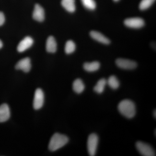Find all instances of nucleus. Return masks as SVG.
<instances>
[{"instance_id": "23", "label": "nucleus", "mask_w": 156, "mask_h": 156, "mask_svg": "<svg viewBox=\"0 0 156 156\" xmlns=\"http://www.w3.org/2000/svg\"><path fill=\"white\" fill-rule=\"evenodd\" d=\"M3 47V43L1 40H0V49H1Z\"/></svg>"}, {"instance_id": "21", "label": "nucleus", "mask_w": 156, "mask_h": 156, "mask_svg": "<svg viewBox=\"0 0 156 156\" xmlns=\"http://www.w3.org/2000/svg\"><path fill=\"white\" fill-rule=\"evenodd\" d=\"M155 0H142L140 3L139 9L140 10L144 11L149 8Z\"/></svg>"}, {"instance_id": "16", "label": "nucleus", "mask_w": 156, "mask_h": 156, "mask_svg": "<svg viewBox=\"0 0 156 156\" xmlns=\"http://www.w3.org/2000/svg\"><path fill=\"white\" fill-rule=\"evenodd\" d=\"M61 5L66 11L70 13H73L75 11V0H62Z\"/></svg>"}, {"instance_id": "25", "label": "nucleus", "mask_w": 156, "mask_h": 156, "mask_svg": "<svg viewBox=\"0 0 156 156\" xmlns=\"http://www.w3.org/2000/svg\"><path fill=\"white\" fill-rule=\"evenodd\" d=\"M115 2H118V1H119V0H114Z\"/></svg>"}, {"instance_id": "22", "label": "nucleus", "mask_w": 156, "mask_h": 156, "mask_svg": "<svg viewBox=\"0 0 156 156\" xmlns=\"http://www.w3.org/2000/svg\"><path fill=\"white\" fill-rule=\"evenodd\" d=\"M5 21V17L2 12H0V26L4 24Z\"/></svg>"}, {"instance_id": "19", "label": "nucleus", "mask_w": 156, "mask_h": 156, "mask_svg": "<svg viewBox=\"0 0 156 156\" xmlns=\"http://www.w3.org/2000/svg\"><path fill=\"white\" fill-rule=\"evenodd\" d=\"M76 50V44L72 41H68L66 44L65 51L66 54H69L74 52Z\"/></svg>"}, {"instance_id": "11", "label": "nucleus", "mask_w": 156, "mask_h": 156, "mask_svg": "<svg viewBox=\"0 0 156 156\" xmlns=\"http://www.w3.org/2000/svg\"><path fill=\"white\" fill-rule=\"evenodd\" d=\"M11 112L8 105L3 104L0 106V122H4L10 119Z\"/></svg>"}, {"instance_id": "8", "label": "nucleus", "mask_w": 156, "mask_h": 156, "mask_svg": "<svg viewBox=\"0 0 156 156\" xmlns=\"http://www.w3.org/2000/svg\"><path fill=\"white\" fill-rule=\"evenodd\" d=\"M31 68L30 59L28 57L23 58L20 60L15 66L17 69L22 70L24 72L28 73Z\"/></svg>"}, {"instance_id": "9", "label": "nucleus", "mask_w": 156, "mask_h": 156, "mask_svg": "<svg viewBox=\"0 0 156 156\" xmlns=\"http://www.w3.org/2000/svg\"><path fill=\"white\" fill-rule=\"evenodd\" d=\"M34 40L30 37H27L22 40L17 46V50L20 53H22L27 50L33 44Z\"/></svg>"}, {"instance_id": "5", "label": "nucleus", "mask_w": 156, "mask_h": 156, "mask_svg": "<svg viewBox=\"0 0 156 156\" xmlns=\"http://www.w3.org/2000/svg\"><path fill=\"white\" fill-rule=\"evenodd\" d=\"M44 95L43 90L40 88L37 89L34 96V108L35 110H39L44 105Z\"/></svg>"}, {"instance_id": "1", "label": "nucleus", "mask_w": 156, "mask_h": 156, "mask_svg": "<svg viewBox=\"0 0 156 156\" xmlns=\"http://www.w3.org/2000/svg\"><path fill=\"white\" fill-rule=\"evenodd\" d=\"M118 110L120 113L128 119L134 118L136 113V106L132 101L125 99L119 103Z\"/></svg>"}, {"instance_id": "17", "label": "nucleus", "mask_w": 156, "mask_h": 156, "mask_svg": "<svg viewBox=\"0 0 156 156\" xmlns=\"http://www.w3.org/2000/svg\"><path fill=\"white\" fill-rule=\"evenodd\" d=\"M107 84V80L104 78L100 79L94 87V91L98 94L103 93Z\"/></svg>"}, {"instance_id": "7", "label": "nucleus", "mask_w": 156, "mask_h": 156, "mask_svg": "<svg viewBox=\"0 0 156 156\" xmlns=\"http://www.w3.org/2000/svg\"><path fill=\"white\" fill-rule=\"evenodd\" d=\"M124 24L130 28L138 29L141 28L144 25V21L139 17H133L125 20Z\"/></svg>"}, {"instance_id": "13", "label": "nucleus", "mask_w": 156, "mask_h": 156, "mask_svg": "<svg viewBox=\"0 0 156 156\" xmlns=\"http://www.w3.org/2000/svg\"><path fill=\"white\" fill-rule=\"evenodd\" d=\"M46 50L50 53H54L57 50V44L56 40L53 36L48 37L46 42Z\"/></svg>"}, {"instance_id": "3", "label": "nucleus", "mask_w": 156, "mask_h": 156, "mask_svg": "<svg viewBox=\"0 0 156 156\" xmlns=\"http://www.w3.org/2000/svg\"><path fill=\"white\" fill-rule=\"evenodd\" d=\"M98 136L95 133L89 135L87 141V149L88 153L90 156L96 155L98 145Z\"/></svg>"}, {"instance_id": "6", "label": "nucleus", "mask_w": 156, "mask_h": 156, "mask_svg": "<svg viewBox=\"0 0 156 156\" xmlns=\"http://www.w3.org/2000/svg\"><path fill=\"white\" fill-rule=\"evenodd\" d=\"M116 64L118 67L124 69H133L137 66L135 61L125 58H119L116 60Z\"/></svg>"}, {"instance_id": "15", "label": "nucleus", "mask_w": 156, "mask_h": 156, "mask_svg": "<svg viewBox=\"0 0 156 156\" xmlns=\"http://www.w3.org/2000/svg\"><path fill=\"white\" fill-rule=\"evenodd\" d=\"M85 88V85L81 79H77L74 81L73 84V89L76 93L80 94L83 92Z\"/></svg>"}, {"instance_id": "12", "label": "nucleus", "mask_w": 156, "mask_h": 156, "mask_svg": "<svg viewBox=\"0 0 156 156\" xmlns=\"http://www.w3.org/2000/svg\"><path fill=\"white\" fill-rule=\"evenodd\" d=\"M90 35L92 38L95 41L105 44H109L110 43V40L99 32L92 31L90 32Z\"/></svg>"}, {"instance_id": "24", "label": "nucleus", "mask_w": 156, "mask_h": 156, "mask_svg": "<svg viewBox=\"0 0 156 156\" xmlns=\"http://www.w3.org/2000/svg\"><path fill=\"white\" fill-rule=\"evenodd\" d=\"M156 110H155L154 112V117L155 119H156Z\"/></svg>"}, {"instance_id": "18", "label": "nucleus", "mask_w": 156, "mask_h": 156, "mask_svg": "<svg viewBox=\"0 0 156 156\" xmlns=\"http://www.w3.org/2000/svg\"><path fill=\"white\" fill-rule=\"evenodd\" d=\"M107 84H108L111 88L114 90L118 89L120 86L119 81L115 76H112L109 77L107 81Z\"/></svg>"}, {"instance_id": "20", "label": "nucleus", "mask_w": 156, "mask_h": 156, "mask_svg": "<svg viewBox=\"0 0 156 156\" xmlns=\"http://www.w3.org/2000/svg\"><path fill=\"white\" fill-rule=\"evenodd\" d=\"M85 8L89 10H94L96 8V3L94 0H81Z\"/></svg>"}, {"instance_id": "14", "label": "nucleus", "mask_w": 156, "mask_h": 156, "mask_svg": "<svg viewBox=\"0 0 156 156\" xmlns=\"http://www.w3.org/2000/svg\"><path fill=\"white\" fill-rule=\"evenodd\" d=\"M100 67V64L98 62L94 61L91 62H86L83 65L84 69L89 72L96 71Z\"/></svg>"}, {"instance_id": "10", "label": "nucleus", "mask_w": 156, "mask_h": 156, "mask_svg": "<svg viewBox=\"0 0 156 156\" xmlns=\"http://www.w3.org/2000/svg\"><path fill=\"white\" fill-rule=\"evenodd\" d=\"M33 17L35 20L38 22H42L45 19V12L44 9L39 4L35 5Z\"/></svg>"}, {"instance_id": "4", "label": "nucleus", "mask_w": 156, "mask_h": 156, "mask_svg": "<svg viewBox=\"0 0 156 156\" xmlns=\"http://www.w3.org/2000/svg\"><path fill=\"white\" fill-rule=\"evenodd\" d=\"M136 149L140 154L144 156H155V152L149 144L142 141H137L136 143Z\"/></svg>"}, {"instance_id": "2", "label": "nucleus", "mask_w": 156, "mask_h": 156, "mask_svg": "<svg viewBox=\"0 0 156 156\" xmlns=\"http://www.w3.org/2000/svg\"><path fill=\"white\" fill-rule=\"evenodd\" d=\"M69 140L68 137L66 135L55 133L50 139L48 147L51 151H55L66 145Z\"/></svg>"}]
</instances>
